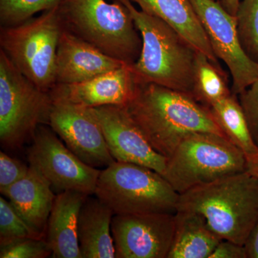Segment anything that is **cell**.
<instances>
[{
    "label": "cell",
    "mask_w": 258,
    "mask_h": 258,
    "mask_svg": "<svg viewBox=\"0 0 258 258\" xmlns=\"http://www.w3.org/2000/svg\"><path fill=\"white\" fill-rule=\"evenodd\" d=\"M210 258H247V254L244 245L230 240H222Z\"/></svg>",
    "instance_id": "29"
},
{
    "label": "cell",
    "mask_w": 258,
    "mask_h": 258,
    "mask_svg": "<svg viewBox=\"0 0 258 258\" xmlns=\"http://www.w3.org/2000/svg\"><path fill=\"white\" fill-rule=\"evenodd\" d=\"M2 194L23 220L45 237L47 221L56 195L41 173L30 165L26 176Z\"/></svg>",
    "instance_id": "17"
},
{
    "label": "cell",
    "mask_w": 258,
    "mask_h": 258,
    "mask_svg": "<svg viewBox=\"0 0 258 258\" xmlns=\"http://www.w3.org/2000/svg\"><path fill=\"white\" fill-rule=\"evenodd\" d=\"M125 64L64 28L57 47L56 84L84 82Z\"/></svg>",
    "instance_id": "15"
},
{
    "label": "cell",
    "mask_w": 258,
    "mask_h": 258,
    "mask_svg": "<svg viewBox=\"0 0 258 258\" xmlns=\"http://www.w3.org/2000/svg\"><path fill=\"white\" fill-rule=\"evenodd\" d=\"M218 1H220V0H218Z\"/></svg>",
    "instance_id": "33"
},
{
    "label": "cell",
    "mask_w": 258,
    "mask_h": 258,
    "mask_svg": "<svg viewBox=\"0 0 258 258\" xmlns=\"http://www.w3.org/2000/svg\"><path fill=\"white\" fill-rule=\"evenodd\" d=\"M125 106L153 149L166 158L190 134L205 132L227 138L209 107L189 94L155 83H138Z\"/></svg>",
    "instance_id": "1"
},
{
    "label": "cell",
    "mask_w": 258,
    "mask_h": 258,
    "mask_svg": "<svg viewBox=\"0 0 258 258\" xmlns=\"http://www.w3.org/2000/svg\"><path fill=\"white\" fill-rule=\"evenodd\" d=\"M117 1L128 8L142 35V52L131 66L137 82L155 83L192 96L198 50L164 20L137 9L131 0Z\"/></svg>",
    "instance_id": "3"
},
{
    "label": "cell",
    "mask_w": 258,
    "mask_h": 258,
    "mask_svg": "<svg viewBox=\"0 0 258 258\" xmlns=\"http://www.w3.org/2000/svg\"><path fill=\"white\" fill-rule=\"evenodd\" d=\"M215 55L225 62L232 80V92L238 96L258 79V63L246 55L237 34L236 17L215 0H190Z\"/></svg>",
    "instance_id": "10"
},
{
    "label": "cell",
    "mask_w": 258,
    "mask_h": 258,
    "mask_svg": "<svg viewBox=\"0 0 258 258\" xmlns=\"http://www.w3.org/2000/svg\"><path fill=\"white\" fill-rule=\"evenodd\" d=\"M59 5L20 25L0 27V50L22 74L48 92L56 84L57 47L64 29Z\"/></svg>",
    "instance_id": "7"
},
{
    "label": "cell",
    "mask_w": 258,
    "mask_h": 258,
    "mask_svg": "<svg viewBox=\"0 0 258 258\" xmlns=\"http://www.w3.org/2000/svg\"><path fill=\"white\" fill-rule=\"evenodd\" d=\"M247 158L225 137L196 132L186 136L167 158L162 176L179 195L246 171Z\"/></svg>",
    "instance_id": "5"
},
{
    "label": "cell",
    "mask_w": 258,
    "mask_h": 258,
    "mask_svg": "<svg viewBox=\"0 0 258 258\" xmlns=\"http://www.w3.org/2000/svg\"><path fill=\"white\" fill-rule=\"evenodd\" d=\"M192 96L205 106L211 107L232 94L221 66L198 51L194 70Z\"/></svg>",
    "instance_id": "22"
},
{
    "label": "cell",
    "mask_w": 258,
    "mask_h": 258,
    "mask_svg": "<svg viewBox=\"0 0 258 258\" xmlns=\"http://www.w3.org/2000/svg\"><path fill=\"white\" fill-rule=\"evenodd\" d=\"M142 11L169 24L186 41L220 66L206 32L202 26L190 0H131Z\"/></svg>",
    "instance_id": "18"
},
{
    "label": "cell",
    "mask_w": 258,
    "mask_h": 258,
    "mask_svg": "<svg viewBox=\"0 0 258 258\" xmlns=\"http://www.w3.org/2000/svg\"><path fill=\"white\" fill-rule=\"evenodd\" d=\"M174 215L175 232L167 258H210L222 239L200 214L177 211Z\"/></svg>",
    "instance_id": "20"
},
{
    "label": "cell",
    "mask_w": 258,
    "mask_h": 258,
    "mask_svg": "<svg viewBox=\"0 0 258 258\" xmlns=\"http://www.w3.org/2000/svg\"><path fill=\"white\" fill-rule=\"evenodd\" d=\"M249 132L258 147V79L238 95Z\"/></svg>",
    "instance_id": "27"
},
{
    "label": "cell",
    "mask_w": 258,
    "mask_h": 258,
    "mask_svg": "<svg viewBox=\"0 0 258 258\" xmlns=\"http://www.w3.org/2000/svg\"><path fill=\"white\" fill-rule=\"evenodd\" d=\"M30 165L0 152V191L8 189L28 174Z\"/></svg>",
    "instance_id": "28"
},
{
    "label": "cell",
    "mask_w": 258,
    "mask_h": 258,
    "mask_svg": "<svg viewBox=\"0 0 258 258\" xmlns=\"http://www.w3.org/2000/svg\"><path fill=\"white\" fill-rule=\"evenodd\" d=\"M175 214L114 215L111 232L117 258H167L174 232Z\"/></svg>",
    "instance_id": "11"
},
{
    "label": "cell",
    "mask_w": 258,
    "mask_h": 258,
    "mask_svg": "<svg viewBox=\"0 0 258 258\" xmlns=\"http://www.w3.org/2000/svg\"><path fill=\"white\" fill-rule=\"evenodd\" d=\"M177 211L200 214L222 240L244 245L258 221V178L244 171L197 186L180 195Z\"/></svg>",
    "instance_id": "2"
},
{
    "label": "cell",
    "mask_w": 258,
    "mask_h": 258,
    "mask_svg": "<svg viewBox=\"0 0 258 258\" xmlns=\"http://www.w3.org/2000/svg\"><path fill=\"white\" fill-rule=\"evenodd\" d=\"M52 251L45 238H28L1 247V258H45Z\"/></svg>",
    "instance_id": "26"
},
{
    "label": "cell",
    "mask_w": 258,
    "mask_h": 258,
    "mask_svg": "<svg viewBox=\"0 0 258 258\" xmlns=\"http://www.w3.org/2000/svg\"><path fill=\"white\" fill-rule=\"evenodd\" d=\"M247 258H258V221L244 244Z\"/></svg>",
    "instance_id": "30"
},
{
    "label": "cell",
    "mask_w": 258,
    "mask_h": 258,
    "mask_svg": "<svg viewBox=\"0 0 258 258\" xmlns=\"http://www.w3.org/2000/svg\"><path fill=\"white\" fill-rule=\"evenodd\" d=\"M217 124L227 139L245 154L246 158L257 152L245 115L237 95H230L210 107Z\"/></svg>",
    "instance_id": "21"
},
{
    "label": "cell",
    "mask_w": 258,
    "mask_h": 258,
    "mask_svg": "<svg viewBox=\"0 0 258 258\" xmlns=\"http://www.w3.org/2000/svg\"><path fill=\"white\" fill-rule=\"evenodd\" d=\"M88 196L76 191H64L56 195L45 232L52 257L83 258L78 225L81 207Z\"/></svg>",
    "instance_id": "16"
},
{
    "label": "cell",
    "mask_w": 258,
    "mask_h": 258,
    "mask_svg": "<svg viewBox=\"0 0 258 258\" xmlns=\"http://www.w3.org/2000/svg\"><path fill=\"white\" fill-rule=\"evenodd\" d=\"M87 197L79 213L78 236L83 258H114L113 211L99 199Z\"/></svg>",
    "instance_id": "19"
},
{
    "label": "cell",
    "mask_w": 258,
    "mask_h": 258,
    "mask_svg": "<svg viewBox=\"0 0 258 258\" xmlns=\"http://www.w3.org/2000/svg\"><path fill=\"white\" fill-rule=\"evenodd\" d=\"M130 64L74 84H56L50 93L52 99H60L86 108L126 106L137 91Z\"/></svg>",
    "instance_id": "14"
},
{
    "label": "cell",
    "mask_w": 258,
    "mask_h": 258,
    "mask_svg": "<svg viewBox=\"0 0 258 258\" xmlns=\"http://www.w3.org/2000/svg\"><path fill=\"white\" fill-rule=\"evenodd\" d=\"M94 195L114 215L175 214L180 196L157 171L116 161L101 171Z\"/></svg>",
    "instance_id": "6"
},
{
    "label": "cell",
    "mask_w": 258,
    "mask_h": 258,
    "mask_svg": "<svg viewBox=\"0 0 258 258\" xmlns=\"http://www.w3.org/2000/svg\"><path fill=\"white\" fill-rule=\"evenodd\" d=\"M64 28L107 55L133 64L142 50V35L128 8L117 0H62Z\"/></svg>",
    "instance_id": "4"
},
{
    "label": "cell",
    "mask_w": 258,
    "mask_h": 258,
    "mask_svg": "<svg viewBox=\"0 0 258 258\" xmlns=\"http://www.w3.org/2000/svg\"><path fill=\"white\" fill-rule=\"evenodd\" d=\"M47 125L38 127L28 148L30 165L41 173L54 192L76 191L94 195L101 170L83 162Z\"/></svg>",
    "instance_id": "9"
},
{
    "label": "cell",
    "mask_w": 258,
    "mask_h": 258,
    "mask_svg": "<svg viewBox=\"0 0 258 258\" xmlns=\"http://www.w3.org/2000/svg\"><path fill=\"white\" fill-rule=\"evenodd\" d=\"M62 0H0V27H10L30 20L37 13L60 4Z\"/></svg>",
    "instance_id": "25"
},
{
    "label": "cell",
    "mask_w": 258,
    "mask_h": 258,
    "mask_svg": "<svg viewBox=\"0 0 258 258\" xmlns=\"http://www.w3.org/2000/svg\"><path fill=\"white\" fill-rule=\"evenodd\" d=\"M235 17L241 46L258 63V0H240Z\"/></svg>",
    "instance_id": "23"
},
{
    "label": "cell",
    "mask_w": 258,
    "mask_h": 258,
    "mask_svg": "<svg viewBox=\"0 0 258 258\" xmlns=\"http://www.w3.org/2000/svg\"><path fill=\"white\" fill-rule=\"evenodd\" d=\"M50 92L22 74L0 50V143L19 150L32 141L39 126L49 125Z\"/></svg>",
    "instance_id": "8"
},
{
    "label": "cell",
    "mask_w": 258,
    "mask_h": 258,
    "mask_svg": "<svg viewBox=\"0 0 258 258\" xmlns=\"http://www.w3.org/2000/svg\"><path fill=\"white\" fill-rule=\"evenodd\" d=\"M48 125L88 165L98 169L115 162L92 108L52 99Z\"/></svg>",
    "instance_id": "12"
},
{
    "label": "cell",
    "mask_w": 258,
    "mask_h": 258,
    "mask_svg": "<svg viewBox=\"0 0 258 258\" xmlns=\"http://www.w3.org/2000/svg\"><path fill=\"white\" fill-rule=\"evenodd\" d=\"M28 238H45L27 223L8 200L0 198V247Z\"/></svg>",
    "instance_id": "24"
},
{
    "label": "cell",
    "mask_w": 258,
    "mask_h": 258,
    "mask_svg": "<svg viewBox=\"0 0 258 258\" xmlns=\"http://www.w3.org/2000/svg\"><path fill=\"white\" fill-rule=\"evenodd\" d=\"M92 108L112 157L120 162L147 166L162 175L167 158L153 149L125 106Z\"/></svg>",
    "instance_id": "13"
},
{
    "label": "cell",
    "mask_w": 258,
    "mask_h": 258,
    "mask_svg": "<svg viewBox=\"0 0 258 258\" xmlns=\"http://www.w3.org/2000/svg\"><path fill=\"white\" fill-rule=\"evenodd\" d=\"M220 2L229 13L235 16L240 0H220Z\"/></svg>",
    "instance_id": "32"
},
{
    "label": "cell",
    "mask_w": 258,
    "mask_h": 258,
    "mask_svg": "<svg viewBox=\"0 0 258 258\" xmlns=\"http://www.w3.org/2000/svg\"><path fill=\"white\" fill-rule=\"evenodd\" d=\"M246 171L258 178V149L254 154L247 157Z\"/></svg>",
    "instance_id": "31"
}]
</instances>
